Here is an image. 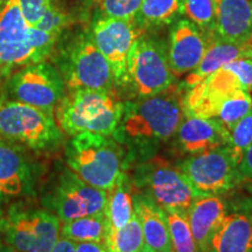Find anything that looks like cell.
Wrapping results in <instances>:
<instances>
[{
	"instance_id": "cell-24",
	"label": "cell",
	"mask_w": 252,
	"mask_h": 252,
	"mask_svg": "<svg viewBox=\"0 0 252 252\" xmlns=\"http://www.w3.org/2000/svg\"><path fill=\"white\" fill-rule=\"evenodd\" d=\"M106 232H108V220L105 213L65 220L61 222V228H60V236L70 239L75 243L96 242L104 244Z\"/></svg>"
},
{
	"instance_id": "cell-33",
	"label": "cell",
	"mask_w": 252,
	"mask_h": 252,
	"mask_svg": "<svg viewBox=\"0 0 252 252\" xmlns=\"http://www.w3.org/2000/svg\"><path fill=\"white\" fill-rule=\"evenodd\" d=\"M229 70H231L241 82L243 89L249 93L252 91V59L241 58L225 64Z\"/></svg>"
},
{
	"instance_id": "cell-32",
	"label": "cell",
	"mask_w": 252,
	"mask_h": 252,
	"mask_svg": "<svg viewBox=\"0 0 252 252\" xmlns=\"http://www.w3.org/2000/svg\"><path fill=\"white\" fill-rule=\"evenodd\" d=\"M52 2L53 0H19L25 20L33 27L36 26Z\"/></svg>"
},
{
	"instance_id": "cell-2",
	"label": "cell",
	"mask_w": 252,
	"mask_h": 252,
	"mask_svg": "<svg viewBox=\"0 0 252 252\" xmlns=\"http://www.w3.org/2000/svg\"><path fill=\"white\" fill-rule=\"evenodd\" d=\"M61 36L31 26L19 0H6L0 8V75L7 76L25 65L46 61Z\"/></svg>"
},
{
	"instance_id": "cell-14",
	"label": "cell",
	"mask_w": 252,
	"mask_h": 252,
	"mask_svg": "<svg viewBox=\"0 0 252 252\" xmlns=\"http://www.w3.org/2000/svg\"><path fill=\"white\" fill-rule=\"evenodd\" d=\"M241 89L243 87L234 72L226 67L220 68L197 84L186 89L182 98L184 115L216 118L223 102Z\"/></svg>"
},
{
	"instance_id": "cell-26",
	"label": "cell",
	"mask_w": 252,
	"mask_h": 252,
	"mask_svg": "<svg viewBox=\"0 0 252 252\" xmlns=\"http://www.w3.org/2000/svg\"><path fill=\"white\" fill-rule=\"evenodd\" d=\"M104 245L108 252H143L145 242L137 215L134 214L130 222L122 228L108 230Z\"/></svg>"
},
{
	"instance_id": "cell-22",
	"label": "cell",
	"mask_w": 252,
	"mask_h": 252,
	"mask_svg": "<svg viewBox=\"0 0 252 252\" xmlns=\"http://www.w3.org/2000/svg\"><path fill=\"white\" fill-rule=\"evenodd\" d=\"M252 47L237 45V43L226 42V41L213 40L204 53L202 60L198 65L188 74L185 81V88L195 86L198 82L212 75L213 72L224 67L229 62L241 58H251Z\"/></svg>"
},
{
	"instance_id": "cell-9",
	"label": "cell",
	"mask_w": 252,
	"mask_h": 252,
	"mask_svg": "<svg viewBox=\"0 0 252 252\" xmlns=\"http://www.w3.org/2000/svg\"><path fill=\"white\" fill-rule=\"evenodd\" d=\"M139 182L146 195L165 212L187 213L191 203L202 196L195 190L179 167L162 158H154L139 171Z\"/></svg>"
},
{
	"instance_id": "cell-37",
	"label": "cell",
	"mask_w": 252,
	"mask_h": 252,
	"mask_svg": "<svg viewBox=\"0 0 252 252\" xmlns=\"http://www.w3.org/2000/svg\"><path fill=\"white\" fill-rule=\"evenodd\" d=\"M143 252H160V251H153V250H150V249H146V248H144Z\"/></svg>"
},
{
	"instance_id": "cell-4",
	"label": "cell",
	"mask_w": 252,
	"mask_h": 252,
	"mask_svg": "<svg viewBox=\"0 0 252 252\" xmlns=\"http://www.w3.org/2000/svg\"><path fill=\"white\" fill-rule=\"evenodd\" d=\"M185 86L173 84L153 96L125 104L122 124L125 133L138 139H168L178 131L182 119Z\"/></svg>"
},
{
	"instance_id": "cell-6",
	"label": "cell",
	"mask_w": 252,
	"mask_h": 252,
	"mask_svg": "<svg viewBox=\"0 0 252 252\" xmlns=\"http://www.w3.org/2000/svg\"><path fill=\"white\" fill-rule=\"evenodd\" d=\"M0 135L33 150L52 149L63 137L54 112L13 99L0 103Z\"/></svg>"
},
{
	"instance_id": "cell-42",
	"label": "cell",
	"mask_w": 252,
	"mask_h": 252,
	"mask_svg": "<svg viewBox=\"0 0 252 252\" xmlns=\"http://www.w3.org/2000/svg\"><path fill=\"white\" fill-rule=\"evenodd\" d=\"M251 40H252V39H251ZM250 45H251V43H250Z\"/></svg>"
},
{
	"instance_id": "cell-25",
	"label": "cell",
	"mask_w": 252,
	"mask_h": 252,
	"mask_svg": "<svg viewBox=\"0 0 252 252\" xmlns=\"http://www.w3.org/2000/svg\"><path fill=\"white\" fill-rule=\"evenodd\" d=\"M134 214V200L128 189L125 187L123 176L117 185L109 191L105 208L108 230H116L127 224Z\"/></svg>"
},
{
	"instance_id": "cell-38",
	"label": "cell",
	"mask_w": 252,
	"mask_h": 252,
	"mask_svg": "<svg viewBox=\"0 0 252 252\" xmlns=\"http://www.w3.org/2000/svg\"><path fill=\"white\" fill-rule=\"evenodd\" d=\"M5 1H6V0H0V6L4 5V4H5Z\"/></svg>"
},
{
	"instance_id": "cell-19",
	"label": "cell",
	"mask_w": 252,
	"mask_h": 252,
	"mask_svg": "<svg viewBox=\"0 0 252 252\" xmlns=\"http://www.w3.org/2000/svg\"><path fill=\"white\" fill-rule=\"evenodd\" d=\"M176 133L182 149L196 154L225 146L229 131L216 118L185 116Z\"/></svg>"
},
{
	"instance_id": "cell-1",
	"label": "cell",
	"mask_w": 252,
	"mask_h": 252,
	"mask_svg": "<svg viewBox=\"0 0 252 252\" xmlns=\"http://www.w3.org/2000/svg\"><path fill=\"white\" fill-rule=\"evenodd\" d=\"M125 103L115 91L74 89L64 94L55 108V121L68 135L116 133L124 117Z\"/></svg>"
},
{
	"instance_id": "cell-23",
	"label": "cell",
	"mask_w": 252,
	"mask_h": 252,
	"mask_svg": "<svg viewBox=\"0 0 252 252\" xmlns=\"http://www.w3.org/2000/svg\"><path fill=\"white\" fill-rule=\"evenodd\" d=\"M182 15V0H143L134 24L145 32L173 24Z\"/></svg>"
},
{
	"instance_id": "cell-5",
	"label": "cell",
	"mask_w": 252,
	"mask_h": 252,
	"mask_svg": "<svg viewBox=\"0 0 252 252\" xmlns=\"http://www.w3.org/2000/svg\"><path fill=\"white\" fill-rule=\"evenodd\" d=\"M56 64L68 90L115 91L117 87L112 69L94 43L89 30L78 32L60 46Z\"/></svg>"
},
{
	"instance_id": "cell-39",
	"label": "cell",
	"mask_w": 252,
	"mask_h": 252,
	"mask_svg": "<svg viewBox=\"0 0 252 252\" xmlns=\"http://www.w3.org/2000/svg\"><path fill=\"white\" fill-rule=\"evenodd\" d=\"M0 252H6V251H5V249H4V248H1V247H0Z\"/></svg>"
},
{
	"instance_id": "cell-41",
	"label": "cell",
	"mask_w": 252,
	"mask_h": 252,
	"mask_svg": "<svg viewBox=\"0 0 252 252\" xmlns=\"http://www.w3.org/2000/svg\"><path fill=\"white\" fill-rule=\"evenodd\" d=\"M251 47H252V40H251Z\"/></svg>"
},
{
	"instance_id": "cell-7",
	"label": "cell",
	"mask_w": 252,
	"mask_h": 252,
	"mask_svg": "<svg viewBox=\"0 0 252 252\" xmlns=\"http://www.w3.org/2000/svg\"><path fill=\"white\" fill-rule=\"evenodd\" d=\"M13 252H49L60 237L61 220L48 210L17 203L0 222Z\"/></svg>"
},
{
	"instance_id": "cell-29",
	"label": "cell",
	"mask_w": 252,
	"mask_h": 252,
	"mask_svg": "<svg viewBox=\"0 0 252 252\" xmlns=\"http://www.w3.org/2000/svg\"><path fill=\"white\" fill-rule=\"evenodd\" d=\"M252 111V96L249 91L241 89L226 98L220 105L216 119L224 125L226 130L234 126L236 123L244 118Z\"/></svg>"
},
{
	"instance_id": "cell-16",
	"label": "cell",
	"mask_w": 252,
	"mask_h": 252,
	"mask_svg": "<svg viewBox=\"0 0 252 252\" xmlns=\"http://www.w3.org/2000/svg\"><path fill=\"white\" fill-rule=\"evenodd\" d=\"M207 252H252V198L238 201L226 213Z\"/></svg>"
},
{
	"instance_id": "cell-36",
	"label": "cell",
	"mask_w": 252,
	"mask_h": 252,
	"mask_svg": "<svg viewBox=\"0 0 252 252\" xmlns=\"http://www.w3.org/2000/svg\"><path fill=\"white\" fill-rule=\"evenodd\" d=\"M49 252H76L75 242L60 236L58 241H56V243L54 244V247L52 248V250Z\"/></svg>"
},
{
	"instance_id": "cell-18",
	"label": "cell",
	"mask_w": 252,
	"mask_h": 252,
	"mask_svg": "<svg viewBox=\"0 0 252 252\" xmlns=\"http://www.w3.org/2000/svg\"><path fill=\"white\" fill-rule=\"evenodd\" d=\"M252 0H217L213 40L251 47Z\"/></svg>"
},
{
	"instance_id": "cell-17",
	"label": "cell",
	"mask_w": 252,
	"mask_h": 252,
	"mask_svg": "<svg viewBox=\"0 0 252 252\" xmlns=\"http://www.w3.org/2000/svg\"><path fill=\"white\" fill-rule=\"evenodd\" d=\"M33 172L26 156L17 144L0 140V203L30 194Z\"/></svg>"
},
{
	"instance_id": "cell-11",
	"label": "cell",
	"mask_w": 252,
	"mask_h": 252,
	"mask_svg": "<svg viewBox=\"0 0 252 252\" xmlns=\"http://www.w3.org/2000/svg\"><path fill=\"white\" fill-rule=\"evenodd\" d=\"M201 195H222L239 187L238 165L225 146L191 154L178 166Z\"/></svg>"
},
{
	"instance_id": "cell-34",
	"label": "cell",
	"mask_w": 252,
	"mask_h": 252,
	"mask_svg": "<svg viewBox=\"0 0 252 252\" xmlns=\"http://www.w3.org/2000/svg\"><path fill=\"white\" fill-rule=\"evenodd\" d=\"M238 184L239 187L245 188L252 194V145L245 151L238 165Z\"/></svg>"
},
{
	"instance_id": "cell-20",
	"label": "cell",
	"mask_w": 252,
	"mask_h": 252,
	"mask_svg": "<svg viewBox=\"0 0 252 252\" xmlns=\"http://www.w3.org/2000/svg\"><path fill=\"white\" fill-rule=\"evenodd\" d=\"M226 206L219 195H202L187 210V220L200 252L208 245L226 215Z\"/></svg>"
},
{
	"instance_id": "cell-40",
	"label": "cell",
	"mask_w": 252,
	"mask_h": 252,
	"mask_svg": "<svg viewBox=\"0 0 252 252\" xmlns=\"http://www.w3.org/2000/svg\"><path fill=\"white\" fill-rule=\"evenodd\" d=\"M250 59H252V53H251V58Z\"/></svg>"
},
{
	"instance_id": "cell-35",
	"label": "cell",
	"mask_w": 252,
	"mask_h": 252,
	"mask_svg": "<svg viewBox=\"0 0 252 252\" xmlns=\"http://www.w3.org/2000/svg\"><path fill=\"white\" fill-rule=\"evenodd\" d=\"M76 252H108L105 245L96 242H83V243H75Z\"/></svg>"
},
{
	"instance_id": "cell-27",
	"label": "cell",
	"mask_w": 252,
	"mask_h": 252,
	"mask_svg": "<svg viewBox=\"0 0 252 252\" xmlns=\"http://www.w3.org/2000/svg\"><path fill=\"white\" fill-rule=\"evenodd\" d=\"M173 252H200L191 234L187 213L169 210L166 212Z\"/></svg>"
},
{
	"instance_id": "cell-8",
	"label": "cell",
	"mask_w": 252,
	"mask_h": 252,
	"mask_svg": "<svg viewBox=\"0 0 252 252\" xmlns=\"http://www.w3.org/2000/svg\"><path fill=\"white\" fill-rule=\"evenodd\" d=\"M175 78L165 43L151 36L138 37L128 56L125 87L130 86L138 98H145L168 89Z\"/></svg>"
},
{
	"instance_id": "cell-15",
	"label": "cell",
	"mask_w": 252,
	"mask_h": 252,
	"mask_svg": "<svg viewBox=\"0 0 252 252\" xmlns=\"http://www.w3.org/2000/svg\"><path fill=\"white\" fill-rule=\"evenodd\" d=\"M209 46V39L188 19H178L169 32L167 58L175 77L189 74L197 67Z\"/></svg>"
},
{
	"instance_id": "cell-28",
	"label": "cell",
	"mask_w": 252,
	"mask_h": 252,
	"mask_svg": "<svg viewBox=\"0 0 252 252\" xmlns=\"http://www.w3.org/2000/svg\"><path fill=\"white\" fill-rule=\"evenodd\" d=\"M217 0H182V14L196 25L212 41L216 19Z\"/></svg>"
},
{
	"instance_id": "cell-21",
	"label": "cell",
	"mask_w": 252,
	"mask_h": 252,
	"mask_svg": "<svg viewBox=\"0 0 252 252\" xmlns=\"http://www.w3.org/2000/svg\"><path fill=\"white\" fill-rule=\"evenodd\" d=\"M134 212L143 230L145 248L153 251L173 252L165 210L152 198L144 195L134 200Z\"/></svg>"
},
{
	"instance_id": "cell-31",
	"label": "cell",
	"mask_w": 252,
	"mask_h": 252,
	"mask_svg": "<svg viewBox=\"0 0 252 252\" xmlns=\"http://www.w3.org/2000/svg\"><path fill=\"white\" fill-rule=\"evenodd\" d=\"M100 15L105 18L133 21L143 0H94Z\"/></svg>"
},
{
	"instance_id": "cell-10",
	"label": "cell",
	"mask_w": 252,
	"mask_h": 252,
	"mask_svg": "<svg viewBox=\"0 0 252 252\" xmlns=\"http://www.w3.org/2000/svg\"><path fill=\"white\" fill-rule=\"evenodd\" d=\"M8 93L12 99L54 112L65 94L64 81L52 63L41 61L25 65L9 77Z\"/></svg>"
},
{
	"instance_id": "cell-13",
	"label": "cell",
	"mask_w": 252,
	"mask_h": 252,
	"mask_svg": "<svg viewBox=\"0 0 252 252\" xmlns=\"http://www.w3.org/2000/svg\"><path fill=\"white\" fill-rule=\"evenodd\" d=\"M89 33L94 45L109 62L116 86L125 87L128 56L134 42L144 32L134 21L99 15L91 24Z\"/></svg>"
},
{
	"instance_id": "cell-30",
	"label": "cell",
	"mask_w": 252,
	"mask_h": 252,
	"mask_svg": "<svg viewBox=\"0 0 252 252\" xmlns=\"http://www.w3.org/2000/svg\"><path fill=\"white\" fill-rule=\"evenodd\" d=\"M252 145V111L230 128L225 147L239 165L245 151Z\"/></svg>"
},
{
	"instance_id": "cell-3",
	"label": "cell",
	"mask_w": 252,
	"mask_h": 252,
	"mask_svg": "<svg viewBox=\"0 0 252 252\" xmlns=\"http://www.w3.org/2000/svg\"><path fill=\"white\" fill-rule=\"evenodd\" d=\"M65 161L84 182L106 191L124 176L122 150L103 134L84 132L72 135L65 147Z\"/></svg>"
},
{
	"instance_id": "cell-12",
	"label": "cell",
	"mask_w": 252,
	"mask_h": 252,
	"mask_svg": "<svg viewBox=\"0 0 252 252\" xmlns=\"http://www.w3.org/2000/svg\"><path fill=\"white\" fill-rule=\"evenodd\" d=\"M108 197L109 191L88 185L70 169H65L45 198V206L61 222H65L105 213Z\"/></svg>"
}]
</instances>
